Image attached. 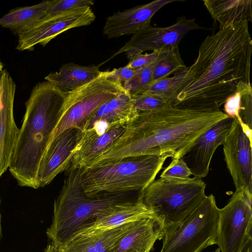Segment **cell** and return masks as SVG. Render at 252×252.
<instances>
[{
	"label": "cell",
	"instance_id": "obj_1",
	"mask_svg": "<svg viewBox=\"0 0 252 252\" xmlns=\"http://www.w3.org/2000/svg\"><path fill=\"white\" fill-rule=\"evenodd\" d=\"M252 39L248 22L229 24L202 42L187 67L183 86L171 106L201 111L220 110L242 83H251Z\"/></svg>",
	"mask_w": 252,
	"mask_h": 252
},
{
	"label": "cell",
	"instance_id": "obj_2",
	"mask_svg": "<svg viewBox=\"0 0 252 252\" xmlns=\"http://www.w3.org/2000/svg\"><path fill=\"white\" fill-rule=\"evenodd\" d=\"M227 117L220 110L201 111L172 106L138 112L118 139L92 164L143 155L183 158L202 134Z\"/></svg>",
	"mask_w": 252,
	"mask_h": 252
},
{
	"label": "cell",
	"instance_id": "obj_3",
	"mask_svg": "<svg viewBox=\"0 0 252 252\" xmlns=\"http://www.w3.org/2000/svg\"><path fill=\"white\" fill-rule=\"evenodd\" d=\"M66 96L45 81L37 84L26 102V111L9 166L19 186L39 188L40 163Z\"/></svg>",
	"mask_w": 252,
	"mask_h": 252
},
{
	"label": "cell",
	"instance_id": "obj_4",
	"mask_svg": "<svg viewBox=\"0 0 252 252\" xmlns=\"http://www.w3.org/2000/svg\"><path fill=\"white\" fill-rule=\"evenodd\" d=\"M79 168L69 167L54 204L53 216L46 234L59 248L100 214L114 205L136 200L133 192L89 196L80 183Z\"/></svg>",
	"mask_w": 252,
	"mask_h": 252
},
{
	"label": "cell",
	"instance_id": "obj_5",
	"mask_svg": "<svg viewBox=\"0 0 252 252\" xmlns=\"http://www.w3.org/2000/svg\"><path fill=\"white\" fill-rule=\"evenodd\" d=\"M167 156H131L86 167L80 170V183L89 196L140 191L154 181Z\"/></svg>",
	"mask_w": 252,
	"mask_h": 252
},
{
	"label": "cell",
	"instance_id": "obj_6",
	"mask_svg": "<svg viewBox=\"0 0 252 252\" xmlns=\"http://www.w3.org/2000/svg\"><path fill=\"white\" fill-rule=\"evenodd\" d=\"M205 188V182L194 177L186 181L160 177L138 191L137 197L152 211L165 236L174 231L204 200Z\"/></svg>",
	"mask_w": 252,
	"mask_h": 252
},
{
	"label": "cell",
	"instance_id": "obj_7",
	"mask_svg": "<svg viewBox=\"0 0 252 252\" xmlns=\"http://www.w3.org/2000/svg\"><path fill=\"white\" fill-rule=\"evenodd\" d=\"M108 71L80 88L66 92L60 116L50 138L47 148L64 130L81 129L87 119L102 104L126 91L122 83L108 80Z\"/></svg>",
	"mask_w": 252,
	"mask_h": 252
},
{
	"label": "cell",
	"instance_id": "obj_8",
	"mask_svg": "<svg viewBox=\"0 0 252 252\" xmlns=\"http://www.w3.org/2000/svg\"><path fill=\"white\" fill-rule=\"evenodd\" d=\"M218 218L215 196H206L174 231L163 236L160 252H200L216 244Z\"/></svg>",
	"mask_w": 252,
	"mask_h": 252
},
{
	"label": "cell",
	"instance_id": "obj_9",
	"mask_svg": "<svg viewBox=\"0 0 252 252\" xmlns=\"http://www.w3.org/2000/svg\"><path fill=\"white\" fill-rule=\"evenodd\" d=\"M252 196L238 189L219 208L216 244L221 252H243L252 241Z\"/></svg>",
	"mask_w": 252,
	"mask_h": 252
},
{
	"label": "cell",
	"instance_id": "obj_10",
	"mask_svg": "<svg viewBox=\"0 0 252 252\" xmlns=\"http://www.w3.org/2000/svg\"><path fill=\"white\" fill-rule=\"evenodd\" d=\"M201 29L202 28L194 19H188L184 15L178 18L174 24L167 27L147 25L132 34L130 40L105 62L124 52L129 59L144 51H158L168 47H177L190 31Z\"/></svg>",
	"mask_w": 252,
	"mask_h": 252
},
{
	"label": "cell",
	"instance_id": "obj_11",
	"mask_svg": "<svg viewBox=\"0 0 252 252\" xmlns=\"http://www.w3.org/2000/svg\"><path fill=\"white\" fill-rule=\"evenodd\" d=\"M95 15L90 7H83L41 20L31 29L19 33L16 49L32 50L40 44L45 46L59 34L69 29L92 23Z\"/></svg>",
	"mask_w": 252,
	"mask_h": 252
},
{
	"label": "cell",
	"instance_id": "obj_12",
	"mask_svg": "<svg viewBox=\"0 0 252 252\" xmlns=\"http://www.w3.org/2000/svg\"><path fill=\"white\" fill-rule=\"evenodd\" d=\"M252 141L244 132L239 122L233 120L223 143L227 169L236 189H241L252 196Z\"/></svg>",
	"mask_w": 252,
	"mask_h": 252
},
{
	"label": "cell",
	"instance_id": "obj_13",
	"mask_svg": "<svg viewBox=\"0 0 252 252\" xmlns=\"http://www.w3.org/2000/svg\"><path fill=\"white\" fill-rule=\"evenodd\" d=\"M16 84L6 69L0 71V177L9 168L19 128L14 118Z\"/></svg>",
	"mask_w": 252,
	"mask_h": 252
},
{
	"label": "cell",
	"instance_id": "obj_14",
	"mask_svg": "<svg viewBox=\"0 0 252 252\" xmlns=\"http://www.w3.org/2000/svg\"><path fill=\"white\" fill-rule=\"evenodd\" d=\"M81 134L80 128L71 127L61 132L51 142L39 165L37 176L39 188L48 185L59 174L69 168Z\"/></svg>",
	"mask_w": 252,
	"mask_h": 252
},
{
	"label": "cell",
	"instance_id": "obj_15",
	"mask_svg": "<svg viewBox=\"0 0 252 252\" xmlns=\"http://www.w3.org/2000/svg\"><path fill=\"white\" fill-rule=\"evenodd\" d=\"M138 113L131 95L126 91L99 106L87 119L81 129L100 135L113 127L128 124Z\"/></svg>",
	"mask_w": 252,
	"mask_h": 252
},
{
	"label": "cell",
	"instance_id": "obj_16",
	"mask_svg": "<svg viewBox=\"0 0 252 252\" xmlns=\"http://www.w3.org/2000/svg\"><path fill=\"white\" fill-rule=\"evenodd\" d=\"M233 120L228 117L215 124L195 141L183 158L194 177L201 179L207 176L213 156L217 148L223 144Z\"/></svg>",
	"mask_w": 252,
	"mask_h": 252
},
{
	"label": "cell",
	"instance_id": "obj_17",
	"mask_svg": "<svg viewBox=\"0 0 252 252\" xmlns=\"http://www.w3.org/2000/svg\"><path fill=\"white\" fill-rule=\"evenodd\" d=\"M177 0H156L108 17L103 32L109 38L133 34L143 27L150 24L154 14L164 5Z\"/></svg>",
	"mask_w": 252,
	"mask_h": 252
},
{
	"label": "cell",
	"instance_id": "obj_18",
	"mask_svg": "<svg viewBox=\"0 0 252 252\" xmlns=\"http://www.w3.org/2000/svg\"><path fill=\"white\" fill-rule=\"evenodd\" d=\"M148 218H154L152 211L137 197L136 200L110 207L99 215L93 222L77 232L70 240Z\"/></svg>",
	"mask_w": 252,
	"mask_h": 252
},
{
	"label": "cell",
	"instance_id": "obj_19",
	"mask_svg": "<svg viewBox=\"0 0 252 252\" xmlns=\"http://www.w3.org/2000/svg\"><path fill=\"white\" fill-rule=\"evenodd\" d=\"M127 124L113 127L100 135L82 131L81 138L73 152L69 167L82 169L89 166L118 139Z\"/></svg>",
	"mask_w": 252,
	"mask_h": 252
},
{
	"label": "cell",
	"instance_id": "obj_20",
	"mask_svg": "<svg viewBox=\"0 0 252 252\" xmlns=\"http://www.w3.org/2000/svg\"><path fill=\"white\" fill-rule=\"evenodd\" d=\"M138 220L94 234L76 237L59 249L60 252H114L118 242Z\"/></svg>",
	"mask_w": 252,
	"mask_h": 252
},
{
	"label": "cell",
	"instance_id": "obj_21",
	"mask_svg": "<svg viewBox=\"0 0 252 252\" xmlns=\"http://www.w3.org/2000/svg\"><path fill=\"white\" fill-rule=\"evenodd\" d=\"M163 236V229L154 218L143 219L120 239L114 252H150Z\"/></svg>",
	"mask_w": 252,
	"mask_h": 252
},
{
	"label": "cell",
	"instance_id": "obj_22",
	"mask_svg": "<svg viewBox=\"0 0 252 252\" xmlns=\"http://www.w3.org/2000/svg\"><path fill=\"white\" fill-rule=\"evenodd\" d=\"M99 66H82L69 63L63 65L58 71L49 73L45 79L60 91L69 92L98 77L102 73Z\"/></svg>",
	"mask_w": 252,
	"mask_h": 252
},
{
	"label": "cell",
	"instance_id": "obj_23",
	"mask_svg": "<svg viewBox=\"0 0 252 252\" xmlns=\"http://www.w3.org/2000/svg\"><path fill=\"white\" fill-rule=\"evenodd\" d=\"M203 4L219 29L229 24L252 22V0H203Z\"/></svg>",
	"mask_w": 252,
	"mask_h": 252
},
{
	"label": "cell",
	"instance_id": "obj_24",
	"mask_svg": "<svg viewBox=\"0 0 252 252\" xmlns=\"http://www.w3.org/2000/svg\"><path fill=\"white\" fill-rule=\"evenodd\" d=\"M55 1L45 0L32 6L14 8L0 18V26L18 35L41 20Z\"/></svg>",
	"mask_w": 252,
	"mask_h": 252
},
{
	"label": "cell",
	"instance_id": "obj_25",
	"mask_svg": "<svg viewBox=\"0 0 252 252\" xmlns=\"http://www.w3.org/2000/svg\"><path fill=\"white\" fill-rule=\"evenodd\" d=\"M186 67L178 46L162 48L158 51L153 64L152 82L168 77Z\"/></svg>",
	"mask_w": 252,
	"mask_h": 252
},
{
	"label": "cell",
	"instance_id": "obj_26",
	"mask_svg": "<svg viewBox=\"0 0 252 252\" xmlns=\"http://www.w3.org/2000/svg\"><path fill=\"white\" fill-rule=\"evenodd\" d=\"M186 68L174 74L172 77L151 82L138 94H151L158 95L167 100L171 105L183 86Z\"/></svg>",
	"mask_w": 252,
	"mask_h": 252
},
{
	"label": "cell",
	"instance_id": "obj_27",
	"mask_svg": "<svg viewBox=\"0 0 252 252\" xmlns=\"http://www.w3.org/2000/svg\"><path fill=\"white\" fill-rule=\"evenodd\" d=\"M154 63L137 70L136 73L124 83L125 90L131 95L137 94L140 91L152 82Z\"/></svg>",
	"mask_w": 252,
	"mask_h": 252
},
{
	"label": "cell",
	"instance_id": "obj_28",
	"mask_svg": "<svg viewBox=\"0 0 252 252\" xmlns=\"http://www.w3.org/2000/svg\"><path fill=\"white\" fill-rule=\"evenodd\" d=\"M131 96L138 112L152 111L171 106L167 100L153 94H141Z\"/></svg>",
	"mask_w": 252,
	"mask_h": 252
},
{
	"label": "cell",
	"instance_id": "obj_29",
	"mask_svg": "<svg viewBox=\"0 0 252 252\" xmlns=\"http://www.w3.org/2000/svg\"><path fill=\"white\" fill-rule=\"evenodd\" d=\"M191 172L183 158L172 159L162 172L160 178L173 181H186L190 178Z\"/></svg>",
	"mask_w": 252,
	"mask_h": 252
},
{
	"label": "cell",
	"instance_id": "obj_30",
	"mask_svg": "<svg viewBox=\"0 0 252 252\" xmlns=\"http://www.w3.org/2000/svg\"><path fill=\"white\" fill-rule=\"evenodd\" d=\"M94 4V1L92 0H55L41 20L80 7H90Z\"/></svg>",
	"mask_w": 252,
	"mask_h": 252
},
{
	"label": "cell",
	"instance_id": "obj_31",
	"mask_svg": "<svg viewBox=\"0 0 252 252\" xmlns=\"http://www.w3.org/2000/svg\"><path fill=\"white\" fill-rule=\"evenodd\" d=\"M158 55V51H153L150 53L137 54L129 59L128 63L126 66L133 70L142 69L153 63Z\"/></svg>",
	"mask_w": 252,
	"mask_h": 252
},
{
	"label": "cell",
	"instance_id": "obj_32",
	"mask_svg": "<svg viewBox=\"0 0 252 252\" xmlns=\"http://www.w3.org/2000/svg\"><path fill=\"white\" fill-rule=\"evenodd\" d=\"M137 70L129 69L126 66L114 68L112 70L108 71L107 78L110 80L125 83L132 77Z\"/></svg>",
	"mask_w": 252,
	"mask_h": 252
},
{
	"label": "cell",
	"instance_id": "obj_33",
	"mask_svg": "<svg viewBox=\"0 0 252 252\" xmlns=\"http://www.w3.org/2000/svg\"><path fill=\"white\" fill-rule=\"evenodd\" d=\"M45 252H60L58 248L55 246L52 243L49 244L46 247Z\"/></svg>",
	"mask_w": 252,
	"mask_h": 252
},
{
	"label": "cell",
	"instance_id": "obj_34",
	"mask_svg": "<svg viewBox=\"0 0 252 252\" xmlns=\"http://www.w3.org/2000/svg\"><path fill=\"white\" fill-rule=\"evenodd\" d=\"M252 241L250 242L248 245L246 246L245 249H244L243 252H252Z\"/></svg>",
	"mask_w": 252,
	"mask_h": 252
},
{
	"label": "cell",
	"instance_id": "obj_35",
	"mask_svg": "<svg viewBox=\"0 0 252 252\" xmlns=\"http://www.w3.org/2000/svg\"><path fill=\"white\" fill-rule=\"evenodd\" d=\"M0 202L1 201H0ZM1 216L0 210V240L1 239V236H2V234H1Z\"/></svg>",
	"mask_w": 252,
	"mask_h": 252
},
{
	"label": "cell",
	"instance_id": "obj_36",
	"mask_svg": "<svg viewBox=\"0 0 252 252\" xmlns=\"http://www.w3.org/2000/svg\"><path fill=\"white\" fill-rule=\"evenodd\" d=\"M4 66L2 63L0 61V71H2L4 68Z\"/></svg>",
	"mask_w": 252,
	"mask_h": 252
},
{
	"label": "cell",
	"instance_id": "obj_37",
	"mask_svg": "<svg viewBox=\"0 0 252 252\" xmlns=\"http://www.w3.org/2000/svg\"><path fill=\"white\" fill-rule=\"evenodd\" d=\"M214 252H220V249L218 248Z\"/></svg>",
	"mask_w": 252,
	"mask_h": 252
}]
</instances>
